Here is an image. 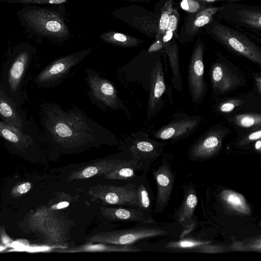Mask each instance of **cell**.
Listing matches in <instances>:
<instances>
[{
  "label": "cell",
  "instance_id": "32",
  "mask_svg": "<svg viewBox=\"0 0 261 261\" xmlns=\"http://www.w3.org/2000/svg\"><path fill=\"white\" fill-rule=\"evenodd\" d=\"M173 8L172 0H168L164 4L160 15L158 32L155 40L161 39L164 35Z\"/></svg>",
  "mask_w": 261,
  "mask_h": 261
},
{
  "label": "cell",
  "instance_id": "13",
  "mask_svg": "<svg viewBox=\"0 0 261 261\" xmlns=\"http://www.w3.org/2000/svg\"><path fill=\"white\" fill-rule=\"evenodd\" d=\"M202 119L199 116H178L167 124L152 134V137L161 140L177 141L188 137L200 125Z\"/></svg>",
  "mask_w": 261,
  "mask_h": 261
},
{
  "label": "cell",
  "instance_id": "7",
  "mask_svg": "<svg viewBox=\"0 0 261 261\" xmlns=\"http://www.w3.org/2000/svg\"><path fill=\"white\" fill-rule=\"evenodd\" d=\"M210 78L213 94L216 96L231 92L246 84L237 67L219 55L211 65Z\"/></svg>",
  "mask_w": 261,
  "mask_h": 261
},
{
  "label": "cell",
  "instance_id": "9",
  "mask_svg": "<svg viewBox=\"0 0 261 261\" xmlns=\"http://www.w3.org/2000/svg\"><path fill=\"white\" fill-rule=\"evenodd\" d=\"M91 49L79 51L62 57L46 67L38 75L37 83L47 87L60 84L69 75L72 69L80 64Z\"/></svg>",
  "mask_w": 261,
  "mask_h": 261
},
{
  "label": "cell",
  "instance_id": "15",
  "mask_svg": "<svg viewBox=\"0 0 261 261\" xmlns=\"http://www.w3.org/2000/svg\"><path fill=\"white\" fill-rule=\"evenodd\" d=\"M160 53L158 54L153 64L152 80L148 94L146 111L148 121L154 116L164 106L162 96L166 86Z\"/></svg>",
  "mask_w": 261,
  "mask_h": 261
},
{
  "label": "cell",
  "instance_id": "1",
  "mask_svg": "<svg viewBox=\"0 0 261 261\" xmlns=\"http://www.w3.org/2000/svg\"><path fill=\"white\" fill-rule=\"evenodd\" d=\"M43 112L46 135L64 153H80L103 145H120L113 133L75 106L65 110L55 103H46Z\"/></svg>",
  "mask_w": 261,
  "mask_h": 261
},
{
  "label": "cell",
  "instance_id": "36",
  "mask_svg": "<svg viewBox=\"0 0 261 261\" xmlns=\"http://www.w3.org/2000/svg\"><path fill=\"white\" fill-rule=\"evenodd\" d=\"M261 138L260 128L254 129L244 137H241L238 141L237 145L241 146L247 145L253 142L260 140Z\"/></svg>",
  "mask_w": 261,
  "mask_h": 261
},
{
  "label": "cell",
  "instance_id": "27",
  "mask_svg": "<svg viewBox=\"0 0 261 261\" xmlns=\"http://www.w3.org/2000/svg\"><path fill=\"white\" fill-rule=\"evenodd\" d=\"M137 206L138 210L141 211L146 218L154 221L151 217L152 203L151 196L146 184L140 183L136 186Z\"/></svg>",
  "mask_w": 261,
  "mask_h": 261
},
{
  "label": "cell",
  "instance_id": "2",
  "mask_svg": "<svg viewBox=\"0 0 261 261\" xmlns=\"http://www.w3.org/2000/svg\"><path fill=\"white\" fill-rule=\"evenodd\" d=\"M205 31L229 51L260 65L261 48L249 36L214 17Z\"/></svg>",
  "mask_w": 261,
  "mask_h": 261
},
{
  "label": "cell",
  "instance_id": "28",
  "mask_svg": "<svg viewBox=\"0 0 261 261\" xmlns=\"http://www.w3.org/2000/svg\"><path fill=\"white\" fill-rule=\"evenodd\" d=\"M232 124L238 127L254 129L260 128L261 115L259 114H237L231 119Z\"/></svg>",
  "mask_w": 261,
  "mask_h": 261
},
{
  "label": "cell",
  "instance_id": "19",
  "mask_svg": "<svg viewBox=\"0 0 261 261\" xmlns=\"http://www.w3.org/2000/svg\"><path fill=\"white\" fill-rule=\"evenodd\" d=\"M100 211L105 218L111 221L145 224L154 222L146 218L138 208L101 207Z\"/></svg>",
  "mask_w": 261,
  "mask_h": 261
},
{
  "label": "cell",
  "instance_id": "41",
  "mask_svg": "<svg viewBox=\"0 0 261 261\" xmlns=\"http://www.w3.org/2000/svg\"><path fill=\"white\" fill-rule=\"evenodd\" d=\"M164 43L161 40L157 39L148 48L147 52L148 53H152L159 51L164 48Z\"/></svg>",
  "mask_w": 261,
  "mask_h": 261
},
{
  "label": "cell",
  "instance_id": "29",
  "mask_svg": "<svg viewBox=\"0 0 261 261\" xmlns=\"http://www.w3.org/2000/svg\"><path fill=\"white\" fill-rule=\"evenodd\" d=\"M0 114L10 124L18 129L21 128V120L15 109L0 95Z\"/></svg>",
  "mask_w": 261,
  "mask_h": 261
},
{
  "label": "cell",
  "instance_id": "40",
  "mask_svg": "<svg viewBox=\"0 0 261 261\" xmlns=\"http://www.w3.org/2000/svg\"><path fill=\"white\" fill-rule=\"evenodd\" d=\"M10 247L14 248V250L17 251H25L29 247V243L24 240H18L12 242Z\"/></svg>",
  "mask_w": 261,
  "mask_h": 261
},
{
  "label": "cell",
  "instance_id": "8",
  "mask_svg": "<svg viewBox=\"0 0 261 261\" xmlns=\"http://www.w3.org/2000/svg\"><path fill=\"white\" fill-rule=\"evenodd\" d=\"M167 233V231L160 228L136 227L99 232L87 238L85 242L87 243H105L118 245H131L140 240L160 236Z\"/></svg>",
  "mask_w": 261,
  "mask_h": 261
},
{
  "label": "cell",
  "instance_id": "25",
  "mask_svg": "<svg viewBox=\"0 0 261 261\" xmlns=\"http://www.w3.org/2000/svg\"><path fill=\"white\" fill-rule=\"evenodd\" d=\"M198 199L194 188L189 187L185 192V197L175 217L180 223H186L192 220L194 211L197 204Z\"/></svg>",
  "mask_w": 261,
  "mask_h": 261
},
{
  "label": "cell",
  "instance_id": "39",
  "mask_svg": "<svg viewBox=\"0 0 261 261\" xmlns=\"http://www.w3.org/2000/svg\"><path fill=\"white\" fill-rule=\"evenodd\" d=\"M199 248V251L204 253H220L224 251V247L220 246L210 245L208 244L202 245Z\"/></svg>",
  "mask_w": 261,
  "mask_h": 261
},
{
  "label": "cell",
  "instance_id": "37",
  "mask_svg": "<svg viewBox=\"0 0 261 261\" xmlns=\"http://www.w3.org/2000/svg\"><path fill=\"white\" fill-rule=\"evenodd\" d=\"M181 8L190 13H196L205 8L195 0H182L181 3Z\"/></svg>",
  "mask_w": 261,
  "mask_h": 261
},
{
  "label": "cell",
  "instance_id": "35",
  "mask_svg": "<svg viewBox=\"0 0 261 261\" xmlns=\"http://www.w3.org/2000/svg\"><path fill=\"white\" fill-rule=\"evenodd\" d=\"M243 103L244 101L239 98L229 99L220 103L217 107V110L221 113H229Z\"/></svg>",
  "mask_w": 261,
  "mask_h": 261
},
{
  "label": "cell",
  "instance_id": "45",
  "mask_svg": "<svg viewBox=\"0 0 261 261\" xmlns=\"http://www.w3.org/2000/svg\"><path fill=\"white\" fill-rule=\"evenodd\" d=\"M255 83L258 89V92H261V77L259 75H256L255 77Z\"/></svg>",
  "mask_w": 261,
  "mask_h": 261
},
{
  "label": "cell",
  "instance_id": "17",
  "mask_svg": "<svg viewBox=\"0 0 261 261\" xmlns=\"http://www.w3.org/2000/svg\"><path fill=\"white\" fill-rule=\"evenodd\" d=\"M150 38L155 39L158 32L160 15L141 7L140 12H129L128 16H117Z\"/></svg>",
  "mask_w": 261,
  "mask_h": 261
},
{
  "label": "cell",
  "instance_id": "23",
  "mask_svg": "<svg viewBox=\"0 0 261 261\" xmlns=\"http://www.w3.org/2000/svg\"><path fill=\"white\" fill-rule=\"evenodd\" d=\"M166 54L172 73V83L177 90H182L181 77L178 59V48L174 39H171L164 44Z\"/></svg>",
  "mask_w": 261,
  "mask_h": 261
},
{
  "label": "cell",
  "instance_id": "30",
  "mask_svg": "<svg viewBox=\"0 0 261 261\" xmlns=\"http://www.w3.org/2000/svg\"><path fill=\"white\" fill-rule=\"evenodd\" d=\"M0 135L14 143L29 140V137L13 125L0 121Z\"/></svg>",
  "mask_w": 261,
  "mask_h": 261
},
{
  "label": "cell",
  "instance_id": "31",
  "mask_svg": "<svg viewBox=\"0 0 261 261\" xmlns=\"http://www.w3.org/2000/svg\"><path fill=\"white\" fill-rule=\"evenodd\" d=\"M179 22V14L177 10L173 8L170 16L169 21L161 40L164 44L176 36L178 25Z\"/></svg>",
  "mask_w": 261,
  "mask_h": 261
},
{
  "label": "cell",
  "instance_id": "26",
  "mask_svg": "<svg viewBox=\"0 0 261 261\" xmlns=\"http://www.w3.org/2000/svg\"><path fill=\"white\" fill-rule=\"evenodd\" d=\"M99 38L107 43L122 47H137L143 42L133 36L112 31L102 34Z\"/></svg>",
  "mask_w": 261,
  "mask_h": 261
},
{
  "label": "cell",
  "instance_id": "4",
  "mask_svg": "<svg viewBox=\"0 0 261 261\" xmlns=\"http://www.w3.org/2000/svg\"><path fill=\"white\" fill-rule=\"evenodd\" d=\"M214 18L244 33L252 39L260 41L261 8L237 3H227Z\"/></svg>",
  "mask_w": 261,
  "mask_h": 261
},
{
  "label": "cell",
  "instance_id": "33",
  "mask_svg": "<svg viewBox=\"0 0 261 261\" xmlns=\"http://www.w3.org/2000/svg\"><path fill=\"white\" fill-rule=\"evenodd\" d=\"M231 249L236 251H252L260 252V238H254L249 241L234 242L231 246Z\"/></svg>",
  "mask_w": 261,
  "mask_h": 261
},
{
  "label": "cell",
  "instance_id": "10",
  "mask_svg": "<svg viewBox=\"0 0 261 261\" xmlns=\"http://www.w3.org/2000/svg\"><path fill=\"white\" fill-rule=\"evenodd\" d=\"M204 42L201 40H197L193 47L188 66V87L191 100L195 103L203 100L207 89L204 76Z\"/></svg>",
  "mask_w": 261,
  "mask_h": 261
},
{
  "label": "cell",
  "instance_id": "34",
  "mask_svg": "<svg viewBox=\"0 0 261 261\" xmlns=\"http://www.w3.org/2000/svg\"><path fill=\"white\" fill-rule=\"evenodd\" d=\"M210 241H202L193 240H182L172 242L166 245L168 248L173 249H187L198 248L202 245L210 243Z\"/></svg>",
  "mask_w": 261,
  "mask_h": 261
},
{
  "label": "cell",
  "instance_id": "18",
  "mask_svg": "<svg viewBox=\"0 0 261 261\" xmlns=\"http://www.w3.org/2000/svg\"><path fill=\"white\" fill-rule=\"evenodd\" d=\"M123 160L115 158H105L92 161L71 172L68 176L67 180L85 179L102 175Z\"/></svg>",
  "mask_w": 261,
  "mask_h": 261
},
{
  "label": "cell",
  "instance_id": "46",
  "mask_svg": "<svg viewBox=\"0 0 261 261\" xmlns=\"http://www.w3.org/2000/svg\"><path fill=\"white\" fill-rule=\"evenodd\" d=\"M261 148V141L260 140H258L256 141L255 143V148L256 150H258L259 152L260 151Z\"/></svg>",
  "mask_w": 261,
  "mask_h": 261
},
{
  "label": "cell",
  "instance_id": "6",
  "mask_svg": "<svg viewBox=\"0 0 261 261\" xmlns=\"http://www.w3.org/2000/svg\"><path fill=\"white\" fill-rule=\"evenodd\" d=\"M120 144L147 171L150 164L160 156L166 143L151 139L146 132L138 130L126 136Z\"/></svg>",
  "mask_w": 261,
  "mask_h": 261
},
{
  "label": "cell",
  "instance_id": "21",
  "mask_svg": "<svg viewBox=\"0 0 261 261\" xmlns=\"http://www.w3.org/2000/svg\"><path fill=\"white\" fill-rule=\"evenodd\" d=\"M138 170H145L142 164L132 156L130 159L123 160L102 175L109 179L130 180L136 176L135 172Z\"/></svg>",
  "mask_w": 261,
  "mask_h": 261
},
{
  "label": "cell",
  "instance_id": "42",
  "mask_svg": "<svg viewBox=\"0 0 261 261\" xmlns=\"http://www.w3.org/2000/svg\"><path fill=\"white\" fill-rule=\"evenodd\" d=\"M203 6H205L208 3H211L217 2H225L227 3H239L243 0H195Z\"/></svg>",
  "mask_w": 261,
  "mask_h": 261
},
{
  "label": "cell",
  "instance_id": "11",
  "mask_svg": "<svg viewBox=\"0 0 261 261\" xmlns=\"http://www.w3.org/2000/svg\"><path fill=\"white\" fill-rule=\"evenodd\" d=\"M229 129L217 125L202 134L191 146L188 155L191 160H203L212 158L221 149L223 141Z\"/></svg>",
  "mask_w": 261,
  "mask_h": 261
},
{
  "label": "cell",
  "instance_id": "5",
  "mask_svg": "<svg viewBox=\"0 0 261 261\" xmlns=\"http://www.w3.org/2000/svg\"><path fill=\"white\" fill-rule=\"evenodd\" d=\"M85 79L89 88L87 92L91 102L103 112L122 110L130 119L128 109L121 100L114 84L91 67L84 69Z\"/></svg>",
  "mask_w": 261,
  "mask_h": 261
},
{
  "label": "cell",
  "instance_id": "12",
  "mask_svg": "<svg viewBox=\"0 0 261 261\" xmlns=\"http://www.w3.org/2000/svg\"><path fill=\"white\" fill-rule=\"evenodd\" d=\"M88 194L93 199L100 200L105 204L137 206L135 185L115 186L99 184L89 188Z\"/></svg>",
  "mask_w": 261,
  "mask_h": 261
},
{
  "label": "cell",
  "instance_id": "38",
  "mask_svg": "<svg viewBox=\"0 0 261 261\" xmlns=\"http://www.w3.org/2000/svg\"><path fill=\"white\" fill-rule=\"evenodd\" d=\"M67 0H0L11 3H29V4H60L65 2Z\"/></svg>",
  "mask_w": 261,
  "mask_h": 261
},
{
  "label": "cell",
  "instance_id": "20",
  "mask_svg": "<svg viewBox=\"0 0 261 261\" xmlns=\"http://www.w3.org/2000/svg\"><path fill=\"white\" fill-rule=\"evenodd\" d=\"M141 250L133 245H118L116 244L96 243H86L80 246L65 248H59L60 253H78L86 252H138Z\"/></svg>",
  "mask_w": 261,
  "mask_h": 261
},
{
  "label": "cell",
  "instance_id": "16",
  "mask_svg": "<svg viewBox=\"0 0 261 261\" xmlns=\"http://www.w3.org/2000/svg\"><path fill=\"white\" fill-rule=\"evenodd\" d=\"M153 176L157 187L154 212L161 213L170 200L174 185V175L169 164L164 162L153 171Z\"/></svg>",
  "mask_w": 261,
  "mask_h": 261
},
{
  "label": "cell",
  "instance_id": "22",
  "mask_svg": "<svg viewBox=\"0 0 261 261\" xmlns=\"http://www.w3.org/2000/svg\"><path fill=\"white\" fill-rule=\"evenodd\" d=\"M219 197L224 206L231 211L243 215L250 214V207L241 194L226 189L222 191Z\"/></svg>",
  "mask_w": 261,
  "mask_h": 261
},
{
  "label": "cell",
  "instance_id": "24",
  "mask_svg": "<svg viewBox=\"0 0 261 261\" xmlns=\"http://www.w3.org/2000/svg\"><path fill=\"white\" fill-rule=\"evenodd\" d=\"M30 57L27 50L20 51L15 59L9 73V83L11 89L15 91L17 89Z\"/></svg>",
  "mask_w": 261,
  "mask_h": 261
},
{
  "label": "cell",
  "instance_id": "3",
  "mask_svg": "<svg viewBox=\"0 0 261 261\" xmlns=\"http://www.w3.org/2000/svg\"><path fill=\"white\" fill-rule=\"evenodd\" d=\"M18 16L25 28L34 34L56 39H63L69 35L62 16L46 8L25 7L18 12Z\"/></svg>",
  "mask_w": 261,
  "mask_h": 261
},
{
  "label": "cell",
  "instance_id": "44",
  "mask_svg": "<svg viewBox=\"0 0 261 261\" xmlns=\"http://www.w3.org/2000/svg\"><path fill=\"white\" fill-rule=\"evenodd\" d=\"M2 241L3 244L10 247L11 243H12V240H11L10 238L6 235L2 236Z\"/></svg>",
  "mask_w": 261,
  "mask_h": 261
},
{
  "label": "cell",
  "instance_id": "14",
  "mask_svg": "<svg viewBox=\"0 0 261 261\" xmlns=\"http://www.w3.org/2000/svg\"><path fill=\"white\" fill-rule=\"evenodd\" d=\"M220 9L221 6L205 7L187 16L179 33L175 38L182 44L192 41L201 29L213 20Z\"/></svg>",
  "mask_w": 261,
  "mask_h": 261
},
{
  "label": "cell",
  "instance_id": "47",
  "mask_svg": "<svg viewBox=\"0 0 261 261\" xmlns=\"http://www.w3.org/2000/svg\"><path fill=\"white\" fill-rule=\"evenodd\" d=\"M5 248V247L0 245V251L4 250Z\"/></svg>",
  "mask_w": 261,
  "mask_h": 261
},
{
  "label": "cell",
  "instance_id": "43",
  "mask_svg": "<svg viewBox=\"0 0 261 261\" xmlns=\"http://www.w3.org/2000/svg\"><path fill=\"white\" fill-rule=\"evenodd\" d=\"M31 184L30 182L23 183L17 188V191L19 193H25L29 191L31 188Z\"/></svg>",
  "mask_w": 261,
  "mask_h": 261
}]
</instances>
